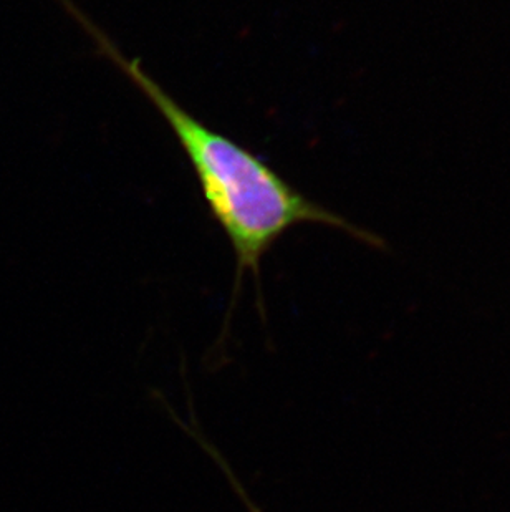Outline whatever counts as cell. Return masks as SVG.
<instances>
[{"label": "cell", "mask_w": 510, "mask_h": 512, "mask_svg": "<svg viewBox=\"0 0 510 512\" xmlns=\"http://www.w3.org/2000/svg\"><path fill=\"white\" fill-rule=\"evenodd\" d=\"M58 2L87 32L97 54L110 60L163 116L193 166L212 219L231 242L236 256V279L217 347L224 345L247 272L254 276L259 297L257 305L265 319L260 266L265 254L290 229L302 224H320L347 232L361 244L378 251L388 249L383 237L308 199L259 156L191 115L146 72L140 58L126 57L110 35L73 4V0Z\"/></svg>", "instance_id": "obj_1"}, {"label": "cell", "mask_w": 510, "mask_h": 512, "mask_svg": "<svg viewBox=\"0 0 510 512\" xmlns=\"http://www.w3.org/2000/svg\"><path fill=\"white\" fill-rule=\"evenodd\" d=\"M184 431H186L193 440H196V443L206 451L207 455L211 456L212 461L217 463V466L222 469V473L226 474L227 481L231 483L232 488L236 491L237 496L241 498V501L244 503V506H246L247 511L262 512L260 511L259 506L249 498V494L246 493V489L242 486L241 481L236 478V474L232 473L231 466L226 463V459L222 458V456L219 455V451H217L216 448H214V446L204 438L203 433L199 431L198 425H196V423H189V425L184 426Z\"/></svg>", "instance_id": "obj_2"}]
</instances>
